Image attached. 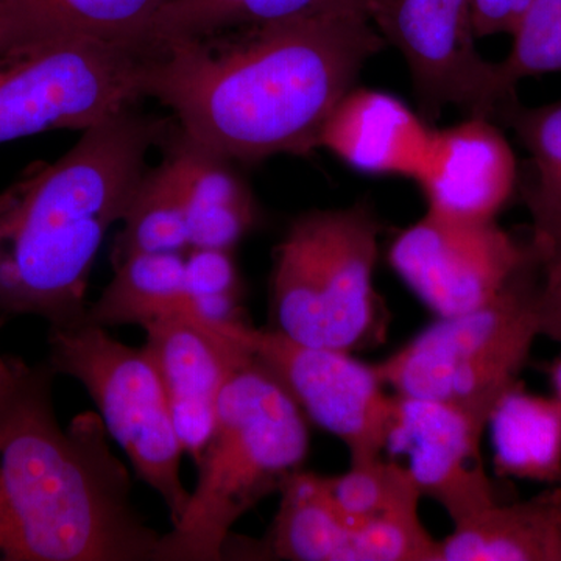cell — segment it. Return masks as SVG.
Instances as JSON below:
<instances>
[{
	"instance_id": "obj_2",
	"label": "cell",
	"mask_w": 561,
	"mask_h": 561,
	"mask_svg": "<svg viewBox=\"0 0 561 561\" xmlns=\"http://www.w3.org/2000/svg\"><path fill=\"white\" fill-rule=\"evenodd\" d=\"M47 367H27L0 402V560H160L162 535L130 501L105 424L83 413L61 430Z\"/></svg>"
},
{
	"instance_id": "obj_8",
	"label": "cell",
	"mask_w": 561,
	"mask_h": 561,
	"mask_svg": "<svg viewBox=\"0 0 561 561\" xmlns=\"http://www.w3.org/2000/svg\"><path fill=\"white\" fill-rule=\"evenodd\" d=\"M47 365L55 375L69 376L88 390L106 431L127 453L139 478L160 494L175 526L191 496L180 476L184 449L149 353L81 320L50 327Z\"/></svg>"
},
{
	"instance_id": "obj_29",
	"label": "cell",
	"mask_w": 561,
	"mask_h": 561,
	"mask_svg": "<svg viewBox=\"0 0 561 561\" xmlns=\"http://www.w3.org/2000/svg\"><path fill=\"white\" fill-rule=\"evenodd\" d=\"M32 173L33 168L21 180H18L16 183L0 192V242L5 238L14 217H16L25 191H27L28 184H31ZM24 368V362L10 359V357L0 354V402L5 401L10 397L11 391L16 389Z\"/></svg>"
},
{
	"instance_id": "obj_30",
	"label": "cell",
	"mask_w": 561,
	"mask_h": 561,
	"mask_svg": "<svg viewBox=\"0 0 561 561\" xmlns=\"http://www.w3.org/2000/svg\"><path fill=\"white\" fill-rule=\"evenodd\" d=\"M529 3L530 0H471L476 36L512 35Z\"/></svg>"
},
{
	"instance_id": "obj_33",
	"label": "cell",
	"mask_w": 561,
	"mask_h": 561,
	"mask_svg": "<svg viewBox=\"0 0 561 561\" xmlns=\"http://www.w3.org/2000/svg\"><path fill=\"white\" fill-rule=\"evenodd\" d=\"M548 373L549 382L553 390V397L561 401V353L552 362H549L545 368Z\"/></svg>"
},
{
	"instance_id": "obj_24",
	"label": "cell",
	"mask_w": 561,
	"mask_h": 561,
	"mask_svg": "<svg viewBox=\"0 0 561 561\" xmlns=\"http://www.w3.org/2000/svg\"><path fill=\"white\" fill-rule=\"evenodd\" d=\"M332 500L353 518L419 515L421 493L405 465L379 459L351 465L350 470L327 478Z\"/></svg>"
},
{
	"instance_id": "obj_7",
	"label": "cell",
	"mask_w": 561,
	"mask_h": 561,
	"mask_svg": "<svg viewBox=\"0 0 561 561\" xmlns=\"http://www.w3.org/2000/svg\"><path fill=\"white\" fill-rule=\"evenodd\" d=\"M146 55L79 35L32 36L0 50V144L84 131L142 99Z\"/></svg>"
},
{
	"instance_id": "obj_23",
	"label": "cell",
	"mask_w": 561,
	"mask_h": 561,
	"mask_svg": "<svg viewBox=\"0 0 561 561\" xmlns=\"http://www.w3.org/2000/svg\"><path fill=\"white\" fill-rule=\"evenodd\" d=\"M114 245V264L135 254L191 250L186 216L165 165L144 173Z\"/></svg>"
},
{
	"instance_id": "obj_27",
	"label": "cell",
	"mask_w": 561,
	"mask_h": 561,
	"mask_svg": "<svg viewBox=\"0 0 561 561\" xmlns=\"http://www.w3.org/2000/svg\"><path fill=\"white\" fill-rule=\"evenodd\" d=\"M504 122L518 135L530 153V183L524 190L527 202L540 201L561 187V102L529 108L518 99L501 111Z\"/></svg>"
},
{
	"instance_id": "obj_17",
	"label": "cell",
	"mask_w": 561,
	"mask_h": 561,
	"mask_svg": "<svg viewBox=\"0 0 561 561\" xmlns=\"http://www.w3.org/2000/svg\"><path fill=\"white\" fill-rule=\"evenodd\" d=\"M438 561H561V486L483 508L454 526Z\"/></svg>"
},
{
	"instance_id": "obj_21",
	"label": "cell",
	"mask_w": 561,
	"mask_h": 561,
	"mask_svg": "<svg viewBox=\"0 0 561 561\" xmlns=\"http://www.w3.org/2000/svg\"><path fill=\"white\" fill-rule=\"evenodd\" d=\"M171 316L194 317L181 253L135 254L114 264V276L84 320L99 327H147ZM197 319V317H195Z\"/></svg>"
},
{
	"instance_id": "obj_32",
	"label": "cell",
	"mask_w": 561,
	"mask_h": 561,
	"mask_svg": "<svg viewBox=\"0 0 561 561\" xmlns=\"http://www.w3.org/2000/svg\"><path fill=\"white\" fill-rule=\"evenodd\" d=\"M25 38H32V36L20 31V28L3 14V11L0 10V50L11 46V44L16 43V41Z\"/></svg>"
},
{
	"instance_id": "obj_15",
	"label": "cell",
	"mask_w": 561,
	"mask_h": 561,
	"mask_svg": "<svg viewBox=\"0 0 561 561\" xmlns=\"http://www.w3.org/2000/svg\"><path fill=\"white\" fill-rule=\"evenodd\" d=\"M435 130L389 92H346L321 128L317 149L331 151L354 171L419 181Z\"/></svg>"
},
{
	"instance_id": "obj_10",
	"label": "cell",
	"mask_w": 561,
	"mask_h": 561,
	"mask_svg": "<svg viewBox=\"0 0 561 561\" xmlns=\"http://www.w3.org/2000/svg\"><path fill=\"white\" fill-rule=\"evenodd\" d=\"M241 341L251 356L286 389L321 430L346 446L351 465L379 459L386 451L394 412L375 365L345 351L294 341L279 331L243 324Z\"/></svg>"
},
{
	"instance_id": "obj_14",
	"label": "cell",
	"mask_w": 561,
	"mask_h": 561,
	"mask_svg": "<svg viewBox=\"0 0 561 561\" xmlns=\"http://www.w3.org/2000/svg\"><path fill=\"white\" fill-rule=\"evenodd\" d=\"M427 213L459 221H493L518 186V164L494 121L470 119L435 130L430 161L416 181Z\"/></svg>"
},
{
	"instance_id": "obj_19",
	"label": "cell",
	"mask_w": 561,
	"mask_h": 561,
	"mask_svg": "<svg viewBox=\"0 0 561 561\" xmlns=\"http://www.w3.org/2000/svg\"><path fill=\"white\" fill-rule=\"evenodd\" d=\"M494 472L561 486V401L516 382L502 394L489 420Z\"/></svg>"
},
{
	"instance_id": "obj_31",
	"label": "cell",
	"mask_w": 561,
	"mask_h": 561,
	"mask_svg": "<svg viewBox=\"0 0 561 561\" xmlns=\"http://www.w3.org/2000/svg\"><path fill=\"white\" fill-rule=\"evenodd\" d=\"M534 219V230L561 227V187L540 201L527 202Z\"/></svg>"
},
{
	"instance_id": "obj_3",
	"label": "cell",
	"mask_w": 561,
	"mask_h": 561,
	"mask_svg": "<svg viewBox=\"0 0 561 561\" xmlns=\"http://www.w3.org/2000/svg\"><path fill=\"white\" fill-rule=\"evenodd\" d=\"M165 133L164 122L125 110L81 131L60 160L33 168L0 242V311L50 327L84 320L95 256Z\"/></svg>"
},
{
	"instance_id": "obj_25",
	"label": "cell",
	"mask_w": 561,
	"mask_h": 561,
	"mask_svg": "<svg viewBox=\"0 0 561 561\" xmlns=\"http://www.w3.org/2000/svg\"><path fill=\"white\" fill-rule=\"evenodd\" d=\"M512 49L496 62L502 92L515 98L519 81L561 70V0H530L512 32Z\"/></svg>"
},
{
	"instance_id": "obj_22",
	"label": "cell",
	"mask_w": 561,
	"mask_h": 561,
	"mask_svg": "<svg viewBox=\"0 0 561 561\" xmlns=\"http://www.w3.org/2000/svg\"><path fill=\"white\" fill-rule=\"evenodd\" d=\"M165 0H0L16 27L33 35H79L146 55L144 41Z\"/></svg>"
},
{
	"instance_id": "obj_16",
	"label": "cell",
	"mask_w": 561,
	"mask_h": 561,
	"mask_svg": "<svg viewBox=\"0 0 561 561\" xmlns=\"http://www.w3.org/2000/svg\"><path fill=\"white\" fill-rule=\"evenodd\" d=\"M165 165L179 192L191 249L232 250L260 220V205L236 162L176 130Z\"/></svg>"
},
{
	"instance_id": "obj_11",
	"label": "cell",
	"mask_w": 561,
	"mask_h": 561,
	"mask_svg": "<svg viewBox=\"0 0 561 561\" xmlns=\"http://www.w3.org/2000/svg\"><path fill=\"white\" fill-rule=\"evenodd\" d=\"M531 241H518L493 221H459L426 213L391 242L389 262L438 319L474 311L535 260Z\"/></svg>"
},
{
	"instance_id": "obj_5",
	"label": "cell",
	"mask_w": 561,
	"mask_h": 561,
	"mask_svg": "<svg viewBox=\"0 0 561 561\" xmlns=\"http://www.w3.org/2000/svg\"><path fill=\"white\" fill-rule=\"evenodd\" d=\"M379 231L365 205L298 217L275 250V331L345 353L382 342L386 311L373 284Z\"/></svg>"
},
{
	"instance_id": "obj_28",
	"label": "cell",
	"mask_w": 561,
	"mask_h": 561,
	"mask_svg": "<svg viewBox=\"0 0 561 561\" xmlns=\"http://www.w3.org/2000/svg\"><path fill=\"white\" fill-rule=\"evenodd\" d=\"M540 273L541 335L561 345V227L531 231Z\"/></svg>"
},
{
	"instance_id": "obj_4",
	"label": "cell",
	"mask_w": 561,
	"mask_h": 561,
	"mask_svg": "<svg viewBox=\"0 0 561 561\" xmlns=\"http://www.w3.org/2000/svg\"><path fill=\"white\" fill-rule=\"evenodd\" d=\"M309 453L305 413L256 360L221 391L186 511L162 535L160 560L224 559L232 526L300 471Z\"/></svg>"
},
{
	"instance_id": "obj_20",
	"label": "cell",
	"mask_w": 561,
	"mask_h": 561,
	"mask_svg": "<svg viewBox=\"0 0 561 561\" xmlns=\"http://www.w3.org/2000/svg\"><path fill=\"white\" fill-rule=\"evenodd\" d=\"M368 0H165L144 41V51L176 41L250 31L306 14L365 10ZM368 13V11H367Z\"/></svg>"
},
{
	"instance_id": "obj_18",
	"label": "cell",
	"mask_w": 561,
	"mask_h": 561,
	"mask_svg": "<svg viewBox=\"0 0 561 561\" xmlns=\"http://www.w3.org/2000/svg\"><path fill=\"white\" fill-rule=\"evenodd\" d=\"M278 513L268 534L275 559L356 561V542L364 519L342 511L328 490L327 478L297 471L280 486Z\"/></svg>"
},
{
	"instance_id": "obj_1",
	"label": "cell",
	"mask_w": 561,
	"mask_h": 561,
	"mask_svg": "<svg viewBox=\"0 0 561 561\" xmlns=\"http://www.w3.org/2000/svg\"><path fill=\"white\" fill-rule=\"evenodd\" d=\"M383 44L365 10L306 14L228 39L165 44L144 58L140 91L236 164L308 154Z\"/></svg>"
},
{
	"instance_id": "obj_12",
	"label": "cell",
	"mask_w": 561,
	"mask_h": 561,
	"mask_svg": "<svg viewBox=\"0 0 561 561\" xmlns=\"http://www.w3.org/2000/svg\"><path fill=\"white\" fill-rule=\"evenodd\" d=\"M485 424L442 402L394 393L386 451L405 457L421 496L438 502L454 526L496 504L483 465Z\"/></svg>"
},
{
	"instance_id": "obj_26",
	"label": "cell",
	"mask_w": 561,
	"mask_h": 561,
	"mask_svg": "<svg viewBox=\"0 0 561 561\" xmlns=\"http://www.w3.org/2000/svg\"><path fill=\"white\" fill-rule=\"evenodd\" d=\"M184 280L194 317L232 331L242 319V280L231 250L191 249L184 257Z\"/></svg>"
},
{
	"instance_id": "obj_9",
	"label": "cell",
	"mask_w": 561,
	"mask_h": 561,
	"mask_svg": "<svg viewBox=\"0 0 561 561\" xmlns=\"http://www.w3.org/2000/svg\"><path fill=\"white\" fill-rule=\"evenodd\" d=\"M368 18L411 69L426 117L446 106L496 121L515 101L502 92L496 62L476 49L471 0H368Z\"/></svg>"
},
{
	"instance_id": "obj_13",
	"label": "cell",
	"mask_w": 561,
	"mask_h": 561,
	"mask_svg": "<svg viewBox=\"0 0 561 561\" xmlns=\"http://www.w3.org/2000/svg\"><path fill=\"white\" fill-rule=\"evenodd\" d=\"M243 324L224 331L195 317L171 316L144 327V350L160 373L181 445L195 463L213 432L221 391L253 359L239 337Z\"/></svg>"
},
{
	"instance_id": "obj_6",
	"label": "cell",
	"mask_w": 561,
	"mask_h": 561,
	"mask_svg": "<svg viewBox=\"0 0 561 561\" xmlns=\"http://www.w3.org/2000/svg\"><path fill=\"white\" fill-rule=\"evenodd\" d=\"M540 335L535 256L493 300L438 319L375 368L394 393L451 405L489 426L494 405L519 382Z\"/></svg>"
}]
</instances>
